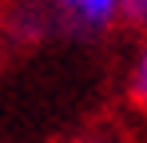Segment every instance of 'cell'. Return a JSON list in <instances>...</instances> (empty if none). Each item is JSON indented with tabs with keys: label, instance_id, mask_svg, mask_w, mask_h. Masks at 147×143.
Segmentation results:
<instances>
[{
	"label": "cell",
	"instance_id": "1",
	"mask_svg": "<svg viewBox=\"0 0 147 143\" xmlns=\"http://www.w3.org/2000/svg\"><path fill=\"white\" fill-rule=\"evenodd\" d=\"M0 36L12 48H36L64 32H60V16L52 0H8L0 12Z\"/></svg>",
	"mask_w": 147,
	"mask_h": 143
},
{
	"label": "cell",
	"instance_id": "2",
	"mask_svg": "<svg viewBox=\"0 0 147 143\" xmlns=\"http://www.w3.org/2000/svg\"><path fill=\"white\" fill-rule=\"evenodd\" d=\"M64 36H103L119 24V0H52Z\"/></svg>",
	"mask_w": 147,
	"mask_h": 143
},
{
	"label": "cell",
	"instance_id": "3",
	"mask_svg": "<svg viewBox=\"0 0 147 143\" xmlns=\"http://www.w3.org/2000/svg\"><path fill=\"white\" fill-rule=\"evenodd\" d=\"M127 92H131V99L147 111V32H143V40H139V48H135L131 72H127Z\"/></svg>",
	"mask_w": 147,
	"mask_h": 143
},
{
	"label": "cell",
	"instance_id": "4",
	"mask_svg": "<svg viewBox=\"0 0 147 143\" xmlns=\"http://www.w3.org/2000/svg\"><path fill=\"white\" fill-rule=\"evenodd\" d=\"M119 24L147 32V0H119Z\"/></svg>",
	"mask_w": 147,
	"mask_h": 143
},
{
	"label": "cell",
	"instance_id": "5",
	"mask_svg": "<svg viewBox=\"0 0 147 143\" xmlns=\"http://www.w3.org/2000/svg\"><path fill=\"white\" fill-rule=\"evenodd\" d=\"M76 143H111V139H99V135H88V139H76Z\"/></svg>",
	"mask_w": 147,
	"mask_h": 143
}]
</instances>
